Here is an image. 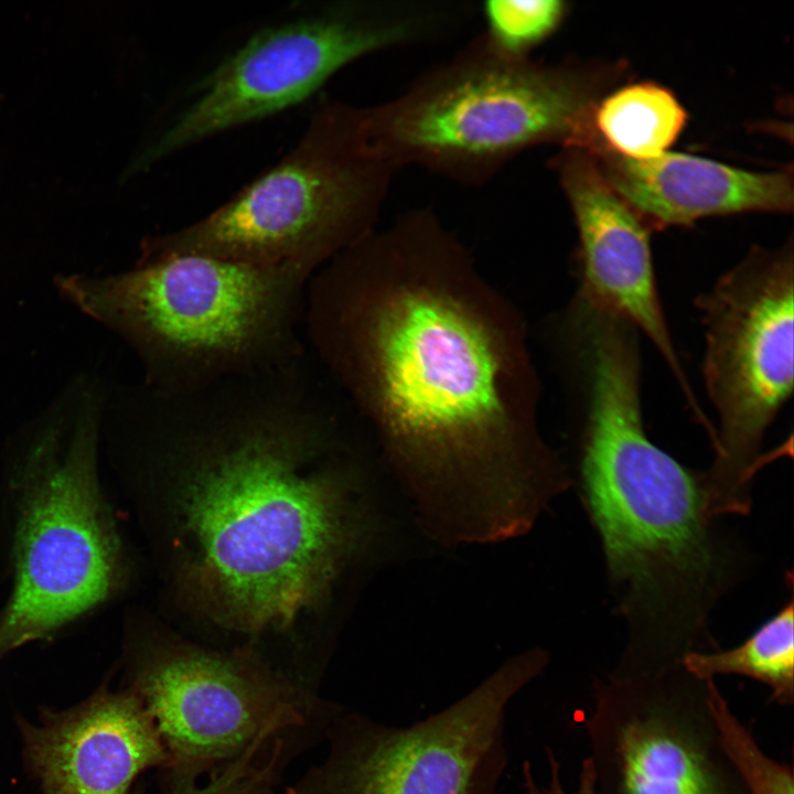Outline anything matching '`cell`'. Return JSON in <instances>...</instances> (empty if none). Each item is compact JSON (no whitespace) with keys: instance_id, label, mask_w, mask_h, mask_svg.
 <instances>
[{"instance_id":"cell-12","label":"cell","mask_w":794,"mask_h":794,"mask_svg":"<svg viewBox=\"0 0 794 794\" xmlns=\"http://www.w3.org/2000/svg\"><path fill=\"white\" fill-rule=\"evenodd\" d=\"M33 484L15 544V582L0 621V653L44 637L103 601L116 576V543L101 511L87 441Z\"/></svg>"},{"instance_id":"cell-11","label":"cell","mask_w":794,"mask_h":794,"mask_svg":"<svg viewBox=\"0 0 794 794\" xmlns=\"http://www.w3.org/2000/svg\"><path fill=\"white\" fill-rule=\"evenodd\" d=\"M584 727L594 794H749L682 665L596 679Z\"/></svg>"},{"instance_id":"cell-13","label":"cell","mask_w":794,"mask_h":794,"mask_svg":"<svg viewBox=\"0 0 794 794\" xmlns=\"http://www.w3.org/2000/svg\"><path fill=\"white\" fill-rule=\"evenodd\" d=\"M571 206L580 240V292L630 322L652 342L698 409L661 304L647 227L613 191L594 157L564 148L552 160Z\"/></svg>"},{"instance_id":"cell-4","label":"cell","mask_w":794,"mask_h":794,"mask_svg":"<svg viewBox=\"0 0 794 794\" xmlns=\"http://www.w3.org/2000/svg\"><path fill=\"white\" fill-rule=\"evenodd\" d=\"M596 88L588 69L507 56L480 33L362 115L372 150L396 171L478 187L536 146L582 147Z\"/></svg>"},{"instance_id":"cell-8","label":"cell","mask_w":794,"mask_h":794,"mask_svg":"<svg viewBox=\"0 0 794 794\" xmlns=\"http://www.w3.org/2000/svg\"><path fill=\"white\" fill-rule=\"evenodd\" d=\"M793 249H753L698 300L704 374L719 418L706 512L743 514L763 437L793 390Z\"/></svg>"},{"instance_id":"cell-5","label":"cell","mask_w":794,"mask_h":794,"mask_svg":"<svg viewBox=\"0 0 794 794\" xmlns=\"http://www.w3.org/2000/svg\"><path fill=\"white\" fill-rule=\"evenodd\" d=\"M396 172L372 150L362 106L326 101L278 163L204 218L146 242L142 258L313 269L373 230Z\"/></svg>"},{"instance_id":"cell-18","label":"cell","mask_w":794,"mask_h":794,"mask_svg":"<svg viewBox=\"0 0 794 794\" xmlns=\"http://www.w3.org/2000/svg\"><path fill=\"white\" fill-rule=\"evenodd\" d=\"M707 701L721 745L749 794H794L792 766L775 761L760 748L715 679L707 680Z\"/></svg>"},{"instance_id":"cell-6","label":"cell","mask_w":794,"mask_h":794,"mask_svg":"<svg viewBox=\"0 0 794 794\" xmlns=\"http://www.w3.org/2000/svg\"><path fill=\"white\" fill-rule=\"evenodd\" d=\"M475 13L461 0H341L261 29L198 82L140 161L285 110L365 56L450 41Z\"/></svg>"},{"instance_id":"cell-9","label":"cell","mask_w":794,"mask_h":794,"mask_svg":"<svg viewBox=\"0 0 794 794\" xmlns=\"http://www.w3.org/2000/svg\"><path fill=\"white\" fill-rule=\"evenodd\" d=\"M535 647L502 663L464 696L406 727L344 710L329 752L285 794H497L508 762L507 709L545 670Z\"/></svg>"},{"instance_id":"cell-15","label":"cell","mask_w":794,"mask_h":794,"mask_svg":"<svg viewBox=\"0 0 794 794\" xmlns=\"http://www.w3.org/2000/svg\"><path fill=\"white\" fill-rule=\"evenodd\" d=\"M591 154L613 191L642 221L656 226L689 225L711 215L788 212L793 207V178L784 171L752 172L673 152L648 160L609 151Z\"/></svg>"},{"instance_id":"cell-2","label":"cell","mask_w":794,"mask_h":794,"mask_svg":"<svg viewBox=\"0 0 794 794\" xmlns=\"http://www.w3.org/2000/svg\"><path fill=\"white\" fill-rule=\"evenodd\" d=\"M207 449L184 483L192 578L236 629L283 626L380 532L352 475L311 465L297 423L262 420Z\"/></svg>"},{"instance_id":"cell-7","label":"cell","mask_w":794,"mask_h":794,"mask_svg":"<svg viewBox=\"0 0 794 794\" xmlns=\"http://www.w3.org/2000/svg\"><path fill=\"white\" fill-rule=\"evenodd\" d=\"M311 270L175 255L141 259L131 271L105 279H68L63 287L152 360L208 371L280 344Z\"/></svg>"},{"instance_id":"cell-19","label":"cell","mask_w":794,"mask_h":794,"mask_svg":"<svg viewBox=\"0 0 794 794\" xmlns=\"http://www.w3.org/2000/svg\"><path fill=\"white\" fill-rule=\"evenodd\" d=\"M566 11V3L559 0L484 1L480 8L484 20L481 33L500 53L527 58L557 30Z\"/></svg>"},{"instance_id":"cell-20","label":"cell","mask_w":794,"mask_h":794,"mask_svg":"<svg viewBox=\"0 0 794 794\" xmlns=\"http://www.w3.org/2000/svg\"><path fill=\"white\" fill-rule=\"evenodd\" d=\"M545 752L549 780L546 784H540L534 775L532 763L525 761L522 765L524 794H594V768L590 757L582 760L578 786L575 791L569 792L562 784L560 761L550 748H546Z\"/></svg>"},{"instance_id":"cell-16","label":"cell","mask_w":794,"mask_h":794,"mask_svg":"<svg viewBox=\"0 0 794 794\" xmlns=\"http://www.w3.org/2000/svg\"><path fill=\"white\" fill-rule=\"evenodd\" d=\"M687 114L667 88L636 83L610 94L591 114L590 153L609 151L635 159H654L676 140Z\"/></svg>"},{"instance_id":"cell-3","label":"cell","mask_w":794,"mask_h":794,"mask_svg":"<svg viewBox=\"0 0 794 794\" xmlns=\"http://www.w3.org/2000/svg\"><path fill=\"white\" fill-rule=\"evenodd\" d=\"M577 362L584 397L582 497L630 623L626 648L653 657L684 654L701 639L722 573L701 479L646 436L635 339L594 334Z\"/></svg>"},{"instance_id":"cell-1","label":"cell","mask_w":794,"mask_h":794,"mask_svg":"<svg viewBox=\"0 0 794 794\" xmlns=\"http://www.w3.org/2000/svg\"><path fill=\"white\" fill-rule=\"evenodd\" d=\"M365 315L354 351L422 530L446 546L526 533L561 492L564 471L509 414L493 328L462 297L423 282L393 287Z\"/></svg>"},{"instance_id":"cell-10","label":"cell","mask_w":794,"mask_h":794,"mask_svg":"<svg viewBox=\"0 0 794 794\" xmlns=\"http://www.w3.org/2000/svg\"><path fill=\"white\" fill-rule=\"evenodd\" d=\"M168 753L163 794H178L239 757L264 731L328 729L343 708L249 655L163 645L133 689Z\"/></svg>"},{"instance_id":"cell-17","label":"cell","mask_w":794,"mask_h":794,"mask_svg":"<svg viewBox=\"0 0 794 794\" xmlns=\"http://www.w3.org/2000/svg\"><path fill=\"white\" fill-rule=\"evenodd\" d=\"M793 600L760 625L740 645L726 650L686 654L683 668L699 680L719 675H740L754 679L771 691L779 705L794 701V625Z\"/></svg>"},{"instance_id":"cell-14","label":"cell","mask_w":794,"mask_h":794,"mask_svg":"<svg viewBox=\"0 0 794 794\" xmlns=\"http://www.w3.org/2000/svg\"><path fill=\"white\" fill-rule=\"evenodd\" d=\"M28 754L45 794H126L168 753L135 691L103 694L28 734Z\"/></svg>"}]
</instances>
